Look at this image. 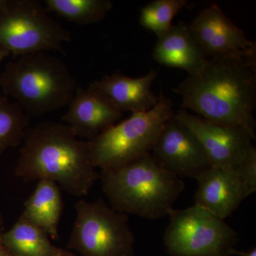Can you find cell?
<instances>
[{
	"mask_svg": "<svg viewBox=\"0 0 256 256\" xmlns=\"http://www.w3.org/2000/svg\"><path fill=\"white\" fill-rule=\"evenodd\" d=\"M256 68L242 58H208L198 73L188 75L173 92L181 107L204 119L255 132Z\"/></svg>",
	"mask_w": 256,
	"mask_h": 256,
	"instance_id": "1",
	"label": "cell"
},
{
	"mask_svg": "<svg viewBox=\"0 0 256 256\" xmlns=\"http://www.w3.org/2000/svg\"><path fill=\"white\" fill-rule=\"evenodd\" d=\"M22 142L15 174L24 182L50 180L69 194L82 197L100 180L88 142L66 124L44 121L30 126Z\"/></svg>",
	"mask_w": 256,
	"mask_h": 256,
	"instance_id": "2",
	"label": "cell"
},
{
	"mask_svg": "<svg viewBox=\"0 0 256 256\" xmlns=\"http://www.w3.org/2000/svg\"><path fill=\"white\" fill-rule=\"evenodd\" d=\"M100 175L114 210L150 220L169 215L185 188L181 178L163 169L151 154Z\"/></svg>",
	"mask_w": 256,
	"mask_h": 256,
	"instance_id": "3",
	"label": "cell"
},
{
	"mask_svg": "<svg viewBox=\"0 0 256 256\" xmlns=\"http://www.w3.org/2000/svg\"><path fill=\"white\" fill-rule=\"evenodd\" d=\"M0 86L30 117L68 106L78 87L66 64L48 52L15 58L1 74Z\"/></svg>",
	"mask_w": 256,
	"mask_h": 256,
	"instance_id": "4",
	"label": "cell"
},
{
	"mask_svg": "<svg viewBox=\"0 0 256 256\" xmlns=\"http://www.w3.org/2000/svg\"><path fill=\"white\" fill-rule=\"evenodd\" d=\"M174 114L171 100L160 94L150 110L132 114L88 141L92 166L101 171L116 170L151 154L160 131Z\"/></svg>",
	"mask_w": 256,
	"mask_h": 256,
	"instance_id": "5",
	"label": "cell"
},
{
	"mask_svg": "<svg viewBox=\"0 0 256 256\" xmlns=\"http://www.w3.org/2000/svg\"><path fill=\"white\" fill-rule=\"evenodd\" d=\"M67 248L82 256H133L136 238L129 217L102 200H80Z\"/></svg>",
	"mask_w": 256,
	"mask_h": 256,
	"instance_id": "6",
	"label": "cell"
},
{
	"mask_svg": "<svg viewBox=\"0 0 256 256\" xmlns=\"http://www.w3.org/2000/svg\"><path fill=\"white\" fill-rule=\"evenodd\" d=\"M70 40V32L37 0H10L0 11V44L14 58L40 52L64 53V44Z\"/></svg>",
	"mask_w": 256,
	"mask_h": 256,
	"instance_id": "7",
	"label": "cell"
},
{
	"mask_svg": "<svg viewBox=\"0 0 256 256\" xmlns=\"http://www.w3.org/2000/svg\"><path fill=\"white\" fill-rule=\"evenodd\" d=\"M169 216L164 244L170 256H232L238 234L224 220L196 205Z\"/></svg>",
	"mask_w": 256,
	"mask_h": 256,
	"instance_id": "8",
	"label": "cell"
},
{
	"mask_svg": "<svg viewBox=\"0 0 256 256\" xmlns=\"http://www.w3.org/2000/svg\"><path fill=\"white\" fill-rule=\"evenodd\" d=\"M207 58H242L256 68V44L228 18L220 6L210 4L190 24Z\"/></svg>",
	"mask_w": 256,
	"mask_h": 256,
	"instance_id": "9",
	"label": "cell"
},
{
	"mask_svg": "<svg viewBox=\"0 0 256 256\" xmlns=\"http://www.w3.org/2000/svg\"><path fill=\"white\" fill-rule=\"evenodd\" d=\"M151 152L160 166L180 178L196 180L212 166L198 138L175 114L165 122Z\"/></svg>",
	"mask_w": 256,
	"mask_h": 256,
	"instance_id": "10",
	"label": "cell"
},
{
	"mask_svg": "<svg viewBox=\"0 0 256 256\" xmlns=\"http://www.w3.org/2000/svg\"><path fill=\"white\" fill-rule=\"evenodd\" d=\"M175 116L194 133L216 168L235 171L256 139L254 131L210 122L185 110Z\"/></svg>",
	"mask_w": 256,
	"mask_h": 256,
	"instance_id": "11",
	"label": "cell"
},
{
	"mask_svg": "<svg viewBox=\"0 0 256 256\" xmlns=\"http://www.w3.org/2000/svg\"><path fill=\"white\" fill-rule=\"evenodd\" d=\"M122 116L124 112L100 90L78 86L62 120L77 137L90 141L117 124Z\"/></svg>",
	"mask_w": 256,
	"mask_h": 256,
	"instance_id": "12",
	"label": "cell"
},
{
	"mask_svg": "<svg viewBox=\"0 0 256 256\" xmlns=\"http://www.w3.org/2000/svg\"><path fill=\"white\" fill-rule=\"evenodd\" d=\"M195 205L225 220L250 196L234 170L210 166L198 178Z\"/></svg>",
	"mask_w": 256,
	"mask_h": 256,
	"instance_id": "13",
	"label": "cell"
},
{
	"mask_svg": "<svg viewBox=\"0 0 256 256\" xmlns=\"http://www.w3.org/2000/svg\"><path fill=\"white\" fill-rule=\"evenodd\" d=\"M156 76L154 69L138 78L116 72L92 82L89 86L106 94L122 112L130 111L136 114L150 110L159 101L160 96L152 92V84Z\"/></svg>",
	"mask_w": 256,
	"mask_h": 256,
	"instance_id": "14",
	"label": "cell"
},
{
	"mask_svg": "<svg viewBox=\"0 0 256 256\" xmlns=\"http://www.w3.org/2000/svg\"><path fill=\"white\" fill-rule=\"evenodd\" d=\"M152 57L161 65L182 69L188 75L198 73L208 60L190 25L184 22L173 25L169 31L158 38Z\"/></svg>",
	"mask_w": 256,
	"mask_h": 256,
	"instance_id": "15",
	"label": "cell"
},
{
	"mask_svg": "<svg viewBox=\"0 0 256 256\" xmlns=\"http://www.w3.org/2000/svg\"><path fill=\"white\" fill-rule=\"evenodd\" d=\"M62 212L60 186L50 180H38L36 188L24 203L23 214L52 238H58Z\"/></svg>",
	"mask_w": 256,
	"mask_h": 256,
	"instance_id": "16",
	"label": "cell"
},
{
	"mask_svg": "<svg viewBox=\"0 0 256 256\" xmlns=\"http://www.w3.org/2000/svg\"><path fill=\"white\" fill-rule=\"evenodd\" d=\"M2 242L14 256H54L60 249L52 245L43 229L23 213L8 232H3Z\"/></svg>",
	"mask_w": 256,
	"mask_h": 256,
	"instance_id": "17",
	"label": "cell"
},
{
	"mask_svg": "<svg viewBox=\"0 0 256 256\" xmlns=\"http://www.w3.org/2000/svg\"><path fill=\"white\" fill-rule=\"evenodd\" d=\"M47 12L79 25L94 24L112 10L109 0H46Z\"/></svg>",
	"mask_w": 256,
	"mask_h": 256,
	"instance_id": "18",
	"label": "cell"
},
{
	"mask_svg": "<svg viewBox=\"0 0 256 256\" xmlns=\"http://www.w3.org/2000/svg\"><path fill=\"white\" fill-rule=\"evenodd\" d=\"M30 118L16 102L0 96V156L8 148L22 142L30 127Z\"/></svg>",
	"mask_w": 256,
	"mask_h": 256,
	"instance_id": "19",
	"label": "cell"
},
{
	"mask_svg": "<svg viewBox=\"0 0 256 256\" xmlns=\"http://www.w3.org/2000/svg\"><path fill=\"white\" fill-rule=\"evenodd\" d=\"M188 4L186 0H154L141 10L140 24L159 38L169 31L174 16Z\"/></svg>",
	"mask_w": 256,
	"mask_h": 256,
	"instance_id": "20",
	"label": "cell"
},
{
	"mask_svg": "<svg viewBox=\"0 0 256 256\" xmlns=\"http://www.w3.org/2000/svg\"><path fill=\"white\" fill-rule=\"evenodd\" d=\"M249 195L256 191V148L252 144L235 170Z\"/></svg>",
	"mask_w": 256,
	"mask_h": 256,
	"instance_id": "21",
	"label": "cell"
},
{
	"mask_svg": "<svg viewBox=\"0 0 256 256\" xmlns=\"http://www.w3.org/2000/svg\"><path fill=\"white\" fill-rule=\"evenodd\" d=\"M4 232V224H3L2 216L0 214V256H14L5 247L2 242V234Z\"/></svg>",
	"mask_w": 256,
	"mask_h": 256,
	"instance_id": "22",
	"label": "cell"
},
{
	"mask_svg": "<svg viewBox=\"0 0 256 256\" xmlns=\"http://www.w3.org/2000/svg\"><path fill=\"white\" fill-rule=\"evenodd\" d=\"M232 255L256 256V248H252V250H250V252H238V250H236L235 249H233V250H232Z\"/></svg>",
	"mask_w": 256,
	"mask_h": 256,
	"instance_id": "23",
	"label": "cell"
},
{
	"mask_svg": "<svg viewBox=\"0 0 256 256\" xmlns=\"http://www.w3.org/2000/svg\"><path fill=\"white\" fill-rule=\"evenodd\" d=\"M10 55V53L9 50L0 44V64H1V62H2L4 58H6V57L9 56Z\"/></svg>",
	"mask_w": 256,
	"mask_h": 256,
	"instance_id": "24",
	"label": "cell"
},
{
	"mask_svg": "<svg viewBox=\"0 0 256 256\" xmlns=\"http://www.w3.org/2000/svg\"><path fill=\"white\" fill-rule=\"evenodd\" d=\"M54 256H78L75 255L74 252H69L68 250H65V249L60 248L58 252Z\"/></svg>",
	"mask_w": 256,
	"mask_h": 256,
	"instance_id": "25",
	"label": "cell"
},
{
	"mask_svg": "<svg viewBox=\"0 0 256 256\" xmlns=\"http://www.w3.org/2000/svg\"><path fill=\"white\" fill-rule=\"evenodd\" d=\"M10 0H0V11L4 10L9 6Z\"/></svg>",
	"mask_w": 256,
	"mask_h": 256,
	"instance_id": "26",
	"label": "cell"
}]
</instances>
